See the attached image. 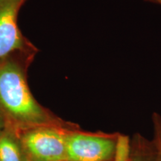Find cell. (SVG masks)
Wrapping results in <instances>:
<instances>
[{"label":"cell","instance_id":"cell-11","mask_svg":"<svg viewBox=\"0 0 161 161\" xmlns=\"http://www.w3.org/2000/svg\"><path fill=\"white\" fill-rule=\"evenodd\" d=\"M2 128H3V126H2V124H1V122H0V130L2 129Z\"/></svg>","mask_w":161,"mask_h":161},{"label":"cell","instance_id":"cell-9","mask_svg":"<svg viewBox=\"0 0 161 161\" xmlns=\"http://www.w3.org/2000/svg\"><path fill=\"white\" fill-rule=\"evenodd\" d=\"M147 1H150V2H152V3H157V1H158V0H147Z\"/></svg>","mask_w":161,"mask_h":161},{"label":"cell","instance_id":"cell-7","mask_svg":"<svg viewBox=\"0 0 161 161\" xmlns=\"http://www.w3.org/2000/svg\"><path fill=\"white\" fill-rule=\"evenodd\" d=\"M131 153V137L119 133L114 161H129Z\"/></svg>","mask_w":161,"mask_h":161},{"label":"cell","instance_id":"cell-5","mask_svg":"<svg viewBox=\"0 0 161 161\" xmlns=\"http://www.w3.org/2000/svg\"><path fill=\"white\" fill-rule=\"evenodd\" d=\"M0 161H28L19 137L5 128L0 130Z\"/></svg>","mask_w":161,"mask_h":161},{"label":"cell","instance_id":"cell-1","mask_svg":"<svg viewBox=\"0 0 161 161\" xmlns=\"http://www.w3.org/2000/svg\"><path fill=\"white\" fill-rule=\"evenodd\" d=\"M31 58H11L0 62V122L16 134L40 126L67 124L42 107L32 95L26 79Z\"/></svg>","mask_w":161,"mask_h":161},{"label":"cell","instance_id":"cell-4","mask_svg":"<svg viewBox=\"0 0 161 161\" xmlns=\"http://www.w3.org/2000/svg\"><path fill=\"white\" fill-rule=\"evenodd\" d=\"M26 0H0V62L11 58H33L36 48L22 35L18 14Z\"/></svg>","mask_w":161,"mask_h":161},{"label":"cell","instance_id":"cell-10","mask_svg":"<svg viewBox=\"0 0 161 161\" xmlns=\"http://www.w3.org/2000/svg\"><path fill=\"white\" fill-rule=\"evenodd\" d=\"M157 3L159 4L160 5H161V0H158V1H157Z\"/></svg>","mask_w":161,"mask_h":161},{"label":"cell","instance_id":"cell-3","mask_svg":"<svg viewBox=\"0 0 161 161\" xmlns=\"http://www.w3.org/2000/svg\"><path fill=\"white\" fill-rule=\"evenodd\" d=\"M119 133L88 132L79 127L66 136L67 161H114Z\"/></svg>","mask_w":161,"mask_h":161},{"label":"cell","instance_id":"cell-2","mask_svg":"<svg viewBox=\"0 0 161 161\" xmlns=\"http://www.w3.org/2000/svg\"><path fill=\"white\" fill-rule=\"evenodd\" d=\"M78 127L70 122L60 126H40L23 130L17 136L28 161H67L66 136Z\"/></svg>","mask_w":161,"mask_h":161},{"label":"cell","instance_id":"cell-8","mask_svg":"<svg viewBox=\"0 0 161 161\" xmlns=\"http://www.w3.org/2000/svg\"><path fill=\"white\" fill-rule=\"evenodd\" d=\"M153 126V137L158 151L159 160L161 161V115L158 113L154 112L152 116Z\"/></svg>","mask_w":161,"mask_h":161},{"label":"cell","instance_id":"cell-6","mask_svg":"<svg viewBox=\"0 0 161 161\" xmlns=\"http://www.w3.org/2000/svg\"><path fill=\"white\" fill-rule=\"evenodd\" d=\"M129 161H160L154 140L135 133L131 136V153Z\"/></svg>","mask_w":161,"mask_h":161}]
</instances>
